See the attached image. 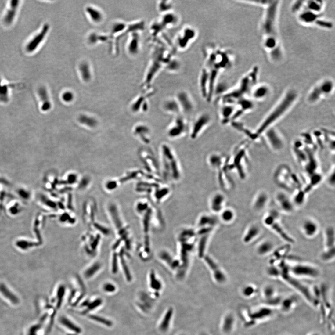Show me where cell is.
Listing matches in <instances>:
<instances>
[{
	"instance_id": "1",
	"label": "cell",
	"mask_w": 335,
	"mask_h": 335,
	"mask_svg": "<svg viewBox=\"0 0 335 335\" xmlns=\"http://www.w3.org/2000/svg\"><path fill=\"white\" fill-rule=\"evenodd\" d=\"M280 2L271 1L265 7L261 25L263 43L269 57L274 62L283 58V51L278 32V16Z\"/></svg>"
},
{
	"instance_id": "2",
	"label": "cell",
	"mask_w": 335,
	"mask_h": 335,
	"mask_svg": "<svg viewBox=\"0 0 335 335\" xmlns=\"http://www.w3.org/2000/svg\"><path fill=\"white\" fill-rule=\"evenodd\" d=\"M298 98V94L294 89H290L283 95L278 103L258 126L255 131L258 139L262 136L266 130L274 127L276 124L290 111L296 103Z\"/></svg>"
},
{
	"instance_id": "3",
	"label": "cell",
	"mask_w": 335,
	"mask_h": 335,
	"mask_svg": "<svg viewBox=\"0 0 335 335\" xmlns=\"http://www.w3.org/2000/svg\"><path fill=\"white\" fill-rule=\"evenodd\" d=\"M159 154L162 179L171 182L179 181L182 176V169L173 148L168 143H162L160 145Z\"/></svg>"
},
{
	"instance_id": "4",
	"label": "cell",
	"mask_w": 335,
	"mask_h": 335,
	"mask_svg": "<svg viewBox=\"0 0 335 335\" xmlns=\"http://www.w3.org/2000/svg\"><path fill=\"white\" fill-rule=\"evenodd\" d=\"M259 73L258 67H253L241 79L237 87L231 91H227L218 98V103L219 104H236L239 99L250 95L254 88L257 85Z\"/></svg>"
},
{
	"instance_id": "5",
	"label": "cell",
	"mask_w": 335,
	"mask_h": 335,
	"mask_svg": "<svg viewBox=\"0 0 335 335\" xmlns=\"http://www.w3.org/2000/svg\"><path fill=\"white\" fill-rule=\"evenodd\" d=\"M228 157L218 152H213L207 157V163L211 169L215 171L218 183L225 190L230 189L233 185L228 168Z\"/></svg>"
},
{
	"instance_id": "6",
	"label": "cell",
	"mask_w": 335,
	"mask_h": 335,
	"mask_svg": "<svg viewBox=\"0 0 335 335\" xmlns=\"http://www.w3.org/2000/svg\"><path fill=\"white\" fill-rule=\"evenodd\" d=\"M248 140L239 143L234 149L232 154L228 158V168L229 171L236 172L240 178H246L249 170Z\"/></svg>"
},
{
	"instance_id": "7",
	"label": "cell",
	"mask_w": 335,
	"mask_h": 335,
	"mask_svg": "<svg viewBox=\"0 0 335 335\" xmlns=\"http://www.w3.org/2000/svg\"><path fill=\"white\" fill-rule=\"evenodd\" d=\"M168 51L161 46L154 47L152 51V57L144 78L145 87L149 88L150 83L163 68H165L171 58Z\"/></svg>"
},
{
	"instance_id": "8",
	"label": "cell",
	"mask_w": 335,
	"mask_h": 335,
	"mask_svg": "<svg viewBox=\"0 0 335 335\" xmlns=\"http://www.w3.org/2000/svg\"><path fill=\"white\" fill-rule=\"evenodd\" d=\"M278 266L280 268V277L295 290L299 291V293H301L305 297L307 300L312 304H314L315 302V299L312 295L310 290L305 285L298 280L297 277L290 273L289 266L287 265L283 261Z\"/></svg>"
},
{
	"instance_id": "9",
	"label": "cell",
	"mask_w": 335,
	"mask_h": 335,
	"mask_svg": "<svg viewBox=\"0 0 335 335\" xmlns=\"http://www.w3.org/2000/svg\"><path fill=\"white\" fill-rule=\"evenodd\" d=\"M334 82L330 79H325L315 86L307 96V102L315 104L325 97L331 95L335 88Z\"/></svg>"
},
{
	"instance_id": "10",
	"label": "cell",
	"mask_w": 335,
	"mask_h": 335,
	"mask_svg": "<svg viewBox=\"0 0 335 335\" xmlns=\"http://www.w3.org/2000/svg\"><path fill=\"white\" fill-rule=\"evenodd\" d=\"M280 214L276 210L269 211L264 218V225L271 229L282 239L288 243L292 244L295 243L293 238L285 231L279 222Z\"/></svg>"
},
{
	"instance_id": "11",
	"label": "cell",
	"mask_w": 335,
	"mask_h": 335,
	"mask_svg": "<svg viewBox=\"0 0 335 335\" xmlns=\"http://www.w3.org/2000/svg\"><path fill=\"white\" fill-rule=\"evenodd\" d=\"M189 127L187 120L183 115L176 116L168 127L167 135L171 140L181 139L189 133Z\"/></svg>"
},
{
	"instance_id": "12",
	"label": "cell",
	"mask_w": 335,
	"mask_h": 335,
	"mask_svg": "<svg viewBox=\"0 0 335 335\" xmlns=\"http://www.w3.org/2000/svg\"><path fill=\"white\" fill-rule=\"evenodd\" d=\"M298 19L302 23L310 25H315L322 29H331L333 27L332 22L326 20L322 17V14H318L306 9L297 13Z\"/></svg>"
},
{
	"instance_id": "13",
	"label": "cell",
	"mask_w": 335,
	"mask_h": 335,
	"mask_svg": "<svg viewBox=\"0 0 335 335\" xmlns=\"http://www.w3.org/2000/svg\"><path fill=\"white\" fill-rule=\"evenodd\" d=\"M211 117L208 113L199 114L189 127V134L190 139L194 140L200 137L211 125Z\"/></svg>"
},
{
	"instance_id": "14",
	"label": "cell",
	"mask_w": 335,
	"mask_h": 335,
	"mask_svg": "<svg viewBox=\"0 0 335 335\" xmlns=\"http://www.w3.org/2000/svg\"><path fill=\"white\" fill-rule=\"evenodd\" d=\"M262 136L265 137L266 142L273 151L279 152L284 149L285 145L284 137L275 127L266 130Z\"/></svg>"
},
{
	"instance_id": "15",
	"label": "cell",
	"mask_w": 335,
	"mask_h": 335,
	"mask_svg": "<svg viewBox=\"0 0 335 335\" xmlns=\"http://www.w3.org/2000/svg\"><path fill=\"white\" fill-rule=\"evenodd\" d=\"M197 35V31L194 27L189 26L184 27L176 36V47L179 50H186L195 41Z\"/></svg>"
},
{
	"instance_id": "16",
	"label": "cell",
	"mask_w": 335,
	"mask_h": 335,
	"mask_svg": "<svg viewBox=\"0 0 335 335\" xmlns=\"http://www.w3.org/2000/svg\"><path fill=\"white\" fill-rule=\"evenodd\" d=\"M290 272L295 277L316 278L320 275V271L316 267L304 263H298L289 266Z\"/></svg>"
},
{
	"instance_id": "17",
	"label": "cell",
	"mask_w": 335,
	"mask_h": 335,
	"mask_svg": "<svg viewBox=\"0 0 335 335\" xmlns=\"http://www.w3.org/2000/svg\"><path fill=\"white\" fill-rule=\"evenodd\" d=\"M175 97L178 103L182 115L191 114L194 111L196 105L192 96L184 90L178 91Z\"/></svg>"
},
{
	"instance_id": "18",
	"label": "cell",
	"mask_w": 335,
	"mask_h": 335,
	"mask_svg": "<svg viewBox=\"0 0 335 335\" xmlns=\"http://www.w3.org/2000/svg\"><path fill=\"white\" fill-rule=\"evenodd\" d=\"M276 201L281 210L286 213L290 214L295 211V205L292 199L285 192L279 191L276 194Z\"/></svg>"
},
{
	"instance_id": "19",
	"label": "cell",
	"mask_w": 335,
	"mask_h": 335,
	"mask_svg": "<svg viewBox=\"0 0 335 335\" xmlns=\"http://www.w3.org/2000/svg\"><path fill=\"white\" fill-rule=\"evenodd\" d=\"M158 27L161 32L166 29L172 28L177 25L179 22L178 15L173 11L162 14L160 19L156 21Z\"/></svg>"
},
{
	"instance_id": "20",
	"label": "cell",
	"mask_w": 335,
	"mask_h": 335,
	"mask_svg": "<svg viewBox=\"0 0 335 335\" xmlns=\"http://www.w3.org/2000/svg\"><path fill=\"white\" fill-rule=\"evenodd\" d=\"M219 115L221 122L223 125L230 124L233 121L236 110V104L223 103L220 104Z\"/></svg>"
},
{
	"instance_id": "21",
	"label": "cell",
	"mask_w": 335,
	"mask_h": 335,
	"mask_svg": "<svg viewBox=\"0 0 335 335\" xmlns=\"http://www.w3.org/2000/svg\"><path fill=\"white\" fill-rule=\"evenodd\" d=\"M49 30V25L48 24H45L41 28L39 32L27 44L26 49L27 52L31 53L35 51L41 43L43 41L45 37L47 35Z\"/></svg>"
},
{
	"instance_id": "22",
	"label": "cell",
	"mask_w": 335,
	"mask_h": 335,
	"mask_svg": "<svg viewBox=\"0 0 335 335\" xmlns=\"http://www.w3.org/2000/svg\"><path fill=\"white\" fill-rule=\"evenodd\" d=\"M162 110L166 114L175 117L182 115L178 103L175 96L165 99L161 105Z\"/></svg>"
},
{
	"instance_id": "23",
	"label": "cell",
	"mask_w": 335,
	"mask_h": 335,
	"mask_svg": "<svg viewBox=\"0 0 335 335\" xmlns=\"http://www.w3.org/2000/svg\"><path fill=\"white\" fill-rule=\"evenodd\" d=\"M301 228L302 233L307 238H312L318 234L319 225L315 220L308 218L303 222Z\"/></svg>"
},
{
	"instance_id": "24",
	"label": "cell",
	"mask_w": 335,
	"mask_h": 335,
	"mask_svg": "<svg viewBox=\"0 0 335 335\" xmlns=\"http://www.w3.org/2000/svg\"><path fill=\"white\" fill-rule=\"evenodd\" d=\"M269 201V195L266 191L265 190L259 191L253 199L252 208L256 211H261L266 207Z\"/></svg>"
},
{
	"instance_id": "25",
	"label": "cell",
	"mask_w": 335,
	"mask_h": 335,
	"mask_svg": "<svg viewBox=\"0 0 335 335\" xmlns=\"http://www.w3.org/2000/svg\"><path fill=\"white\" fill-rule=\"evenodd\" d=\"M262 229L258 223H252L249 226L243 237L245 244H249L256 240L261 234Z\"/></svg>"
},
{
	"instance_id": "26",
	"label": "cell",
	"mask_w": 335,
	"mask_h": 335,
	"mask_svg": "<svg viewBox=\"0 0 335 335\" xmlns=\"http://www.w3.org/2000/svg\"><path fill=\"white\" fill-rule=\"evenodd\" d=\"M271 92L269 87L266 85H257L252 90L250 95L254 100L261 101L267 98Z\"/></svg>"
},
{
	"instance_id": "27",
	"label": "cell",
	"mask_w": 335,
	"mask_h": 335,
	"mask_svg": "<svg viewBox=\"0 0 335 335\" xmlns=\"http://www.w3.org/2000/svg\"><path fill=\"white\" fill-rule=\"evenodd\" d=\"M275 245L274 242L269 239H265L261 242L256 248V253L258 256H267L272 252Z\"/></svg>"
},
{
	"instance_id": "28",
	"label": "cell",
	"mask_w": 335,
	"mask_h": 335,
	"mask_svg": "<svg viewBox=\"0 0 335 335\" xmlns=\"http://www.w3.org/2000/svg\"><path fill=\"white\" fill-rule=\"evenodd\" d=\"M85 12L89 20L94 23H101L104 20V14L96 7L87 6L85 8Z\"/></svg>"
},
{
	"instance_id": "29",
	"label": "cell",
	"mask_w": 335,
	"mask_h": 335,
	"mask_svg": "<svg viewBox=\"0 0 335 335\" xmlns=\"http://www.w3.org/2000/svg\"><path fill=\"white\" fill-rule=\"evenodd\" d=\"M19 2L20 1L17 0L10 1L9 9L3 17V22L5 24L10 25L13 23L16 15Z\"/></svg>"
},
{
	"instance_id": "30",
	"label": "cell",
	"mask_w": 335,
	"mask_h": 335,
	"mask_svg": "<svg viewBox=\"0 0 335 335\" xmlns=\"http://www.w3.org/2000/svg\"><path fill=\"white\" fill-rule=\"evenodd\" d=\"M273 311L267 307H263L251 312L250 314V318L251 319V323H256L258 321L265 319L268 316L272 315Z\"/></svg>"
},
{
	"instance_id": "31",
	"label": "cell",
	"mask_w": 335,
	"mask_h": 335,
	"mask_svg": "<svg viewBox=\"0 0 335 335\" xmlns=\"http://www.w3.org/2000/svg\"><path fill=\"white\" fill-rule=\"evenodd\" d=\"M140 48V35L136 31L133 33L128 44L127 49L128 53L131 55H137Z\"/></svg>"
},
{
	"instance_id": "32",
	"label": "cell",
	"mask_w": 335,
	"mask_h": 335,
	"mask_svg": "<svg viewBox=\"0 0 335 335\" xmlns=\"http://www.w3.org/2000/svg\"><path fill=\"white\" fill-rule=\"evenodd\" d=\"M324 8V2L322 1L310 0L307 1H304V5H303L302 9H306L311 12L318 13V14H322Z\"/></svg>"
},
{
	"instance_id": "33",
	"label": "cell",
	"mask_w": 335,
	"mask_h": 335,
	"mask_svg": "<svg viewBox=\"0 0 335 335\" xmlns=\"http://www.w3.org/2000/svg\"><path fill=\"white\" fill-rule=\"evenodd\" d=\"M325 249L335 248V232L333 227L330 226L326 228L324 232Z\"/></svg>"
},
{
	"instance_id": "34",
	"label": "cell",
	"mask_w": 335,
	"mask_h": 335,
	"mask_svg": "<svg viewBox=\"0 0 335 335\" xmlns=\"http://www.w3.org/2000/svg\"><path fill=\"white\" fill-rule=\"evenodd\" d=\"M89 64L86 62H82L78 66V70L80 76L83 81L88 82L92 77V71Z\"/></svg>"
},
{
	"instance_id": "35",
	"label": "cell",
	"mask_w": 335,
	"mask_h": 335,
	"mask_svg": "<svg viewBox=\"0 0 335 335\" xmlns=\"http://www.w3.org/2000/svg\"><path fill=\"white\" fill-rule=\"evenodd\" d=\"M136 134L144 143L149 144L151 142L150 130L147 126L144 124L139 125L136 128Z\"/></svg>"
},
{
	"instance_id": "36",
	"label": "cell",
	"mask_w": 335,
	"mask_h": 335,
	"mask_svg": "<svg viewBox=\"0 0 335 335\" xmlns=\"http://www.w3.org/2000/svg\"><path fill=\"white\" fill-rule=\"evenodd\" d=\"M173 315V310L172 308L168 309L166 312L164 318L160 322L159 326V329L162 332H166L169 329Z\"/></svg>"
},
{
	"instance_id": "37",
	"label": "cell",
	"mask_w": 335,
	"mask_h": 335,
	"mask_svg": "<svg viewBox=\"0 0 335 335\" xmlns=\"http://www.w3.org/2000/svg\"><path fill=\"white\" fill-rule=\"evenodd\" d=\"M38 95L42 102L41 110L43 111H48L51 107V103L49 97L48 93L45 88L41 87L38 90Z\"/></svg>"
},
{
	"instance_id": "38",
	"label": "cell",
	"mask_w": 335,
	"mask_h": 335,
	"mask_svg": "<svg viewBox=\"0 0 335 335\" xmlns=\"http://www.w3.org/2000/svg\"><path fill=\"white\" fill-rule=\"evenodd\" d=\"M235 320L232 315H228L225 318L222 324V330L226 333H228L231 331L233 328Z\"/></svg>"
},
{
	"instance_id": "39",
	"label": "cell",
	"mask_w": 335,
	"mask_h": 335,
	"mask_svg": "<svg viewBox=\"0 0 335 335\" xmlns=\"http://www.w3.org/2000/svg\"><path fill=\"white\" fill-rule=\"evenodd\" d=\"M60 322L65 327H66L67 328L71 331L77 334H80L81 333V329L67 318L65 317H62L60 319Z\"/></svg>"
},
{
	"instance_id": "40",
	"label": "cell",
	"mask_w": 335,
	"mask_h": 335,
	"mask_svg": "<svg viewBox=\"0 0 335 335\" xmlns=\"http://www.w3.org/2000/svg\"><path fill=\"white\" fill-rule=\"evenodd\" d=\"M225 201V196L222 193H217L214 195L211 199V205H213V209H215L216 206V211H218L221 208L222 205Z\"/></svg>"
},
{
	"instance_id": "41",
	"label": "cell",
	"mask_w": 335,
	"mask_h": 335,
	"mask_svg": "<svg viewBox=\"0 0 335 335\" xmlns=\"http://www.w3.org/2000/svg\"><path fill=\"white\" fill-rule=\"evenodd\" d=\"M172 2L170 1H161L157 3L158 10L161 14L172 11Z\"/></svg>"
},
{
	"instance_id": "42",
	"label": "cell",
	"mask_w": 335,
	"mask_h": 335,
	"mask_svg": "<svg viewBox=\"0 0 335 335\" xmlns=\"http://www.w3.org/2000/svg\"><path fill=\"white\" fill-rule=\"evenodd\" d=\"M321 259L323 262H331L335 259V248L325 249L321 254Z\"/></svg>"
},
{
	"instance_id": "43",
	"label": "cell",
	"mask_w": 335,
	"mask_h": 335,
	"mask_svg": "<svg viewBox=\"0 0 335 335\" xmlns=\"http://www.w3.org/2000/svg\"><path fill=\"white\" fill-rule=\"evenodd\" d=\"M295 298L294 297H289L283 299L281 302L280 305L283 311L288 312L290 311L292 307L295 304Z\"/></svg>"
},
{
	"instance_id": "44",
	"label": "cell",
	"mask_w": 335,
	"mask_h": 335,
	"mask_svg": "<svg viewBox=\"0 0 335 335\" xmlns=\"http://www.w3.org/2000/svg\"><path fill=\"white\" fill-rule=\"evenodd\" d=\"M9 100V89L7 85L2 84L0 79V101L7 103Z\"/></svg>"
},
{
	"instance_id": "45",
	"label": "cell",
	"mask_w": 335,
	"mask_h": 335,
	"mask_svg": "<svg viewBox=\"0 0 335 335\" xmlns=\"http://www.w3.org/2000/svg\"><path fill=\"white\" fill-rule=\"evenodd\" d=\"M150 287L152 289L156 291L161 290L162 288V283L158 279L156 278L155 274L153 272L150 274Z\"/></svg>"
},
{
	"instance_id": "46",
	"label": "cell",
	"mask_w": 335,
	"mask_h": 335,
	"mask_svg": "<svg viewBox=\"0 0 335 335\" xmlns=\"http://www.w3.org/2000/svg\"><path fill=\"white\" fill-rule=\"evenodd\" d=\"M0 290L5 297H6L9 300L12 301V302H13L14 304H16L18 303V300L16 297L14 296L11 292L9 291V290L7 289L5 286H3V285L0 286Z\"/></svg>"
},
{
	"instance_id": "47",
	"label": "cell",
	"mask_w": 335,
	"mask_h": 335,
	"mask_svg": "<svg viewBox=\"0 0 335 335\" xmlns=\"http://www.w3.org/2000/svg\"><path fill=\"white\" fill-rule=\"evenodd\" d=\"M89 318L97 322L101 323V324H103L106 326L111 327L112 326V322H111L109 320L107 319H105V318L101 317V316L94 315H89Z\"/></svg>"
},
{
	"instance_id": "48",
	"label": "cell",
	"mask_w": 335,
	"mask_h": 335,
	"mask_svg": "<svg viewBox=\"0 0 335 335\" xmlns=\"http://www.w3.org/2000/svg\"><path fill=\"white\" fill-rule=\"evenodd\" d=\"M275 290L272 286H269V285L266 286L264 288V291H263L264 298L265 299V301L275 297H276L275 296Z\"/></svg>"
},
{
	"instance_id": "49",
	"label": "cell",
	"mask_w": 335,
	"mask_h": 335,
	"mask_svg": "<svg viewBox=\"0 0 335 335\" xmlns=\"http://www.w3.org/2000/svg\"><path fill=\"white\" fill-rule=\"evenodd\" d=\"M61 97L62 100L65 103H71L74 100V93L70 90H66L63 92Z\"/></svg>"
},
{
	"instance_id": "50",
	"label": "cell",
	"mask_w": 335,
	"mask_h": 335,
	"mask_svg": "<svg viewBox=\"0 0 335 335\" xmlns=\"http://www.w3.org/2000/svg\"><path fill=\"white\" fill-rule=\"evenodd\" d=\"M222 218L225 222H230L235 218L234 212L231 209H227L222 212Z\"/></svg>"
},
{
	"instance_id": "51",
	"label": "cell",
	"mask_w": 335,
	"mask_h": 335,
	"mask_svg": "<svg viewBox=\"0 0 335 335\" xmlns=\"http://www.w3.org/2000/svg\"><path fill=\"white\" fill-rule=\"evenodd\" d=\"M257 288L251 285L245 286L243 290V294L245 297H250L256 294L257 292Z\"/></svg>"
},
{
	"instance_id": "52",
	"label": "cell",
	"mask_w": 335,
	"mask_h": 335,
	"mask_svg": "<svg viewBox=\"0 0 335 335\" xmlns=\"http://www.w3.org/2000/svg\"><path fill=\"white\" fill-rule=\"evenodd\" d=\"M100 265L99 264H95L94 265L92 266L91 267L87 270L85 272V276L86 278H90L92 277L95 274L97 271L100 269Z\"/></svg>"
},
{
	"instance_id": "53",
	"label": "cell",
	"mask_w": 335,
	"mask_h": 335,
	"mask_svg": "<svg viewBox=\"0 0 335 335\" xmlns=\"http://www.w3.org/2000/svg\"><path fill=\"white\" fill-rule=\"evenodd\" d=\"M335 166L333 165V167L330 170V172L328 174L327 179V182L329 186L330 187H335Z\"/></svg>"
},
{
	"instance_id": "54",
	"label": "cell",
	"mask_w": 335,
	"mask_h": 335,
	"mask_svg": "<svg viewBox=\"0 0 335 335\" xmlns=\"http://www.w3.org/2000/svg\"><path fill=\"white\" fill-rule=\"evenodd\" d=\"M102 301L101 299H97L93 302H91V303H89L88 304L87 309V311L89 312V311H92V310H94L95 308H97L99 306L101 305L102 304Z\"/></svg>"
},
{
	"instance_id": "55",
	"label": "cell",
	"mask_w": 335,
	"mask_h": 335,
	"mask_svg": "<svg viewBox=\"0 0 335 335\" xmlns=\"http://www.w3.org/2000/svg\"><path fill=\"white\" fill-rule=\"evenodd\" d=\"M121 264H122V266H123L127 280L128 282L131 281L132 280L131 275L129 272V269H128V267L125 262L124 260L122 257H121Z\"/></svg>"
},
{
	"instance_id": "56",
	"label": "cell",
	"mask_w": 335,
	"mask_h": 335,
	"mask_svg": "<svg viewBox=\"0 0 335 335\" xmlns=\"http://www.w3.org/2000/svg\"><path fill=\"white\" fill-rule=\"evenodd\" d=\"M103 290L108 293H113L116 290V287L114 284L111 283H106L103 286Z\"/></svg>"
},
{
	"instance_id": "57",
	"label": "cell",
	"mask_w": 335,
	"mask_h": 335,
	"mask_svg": "<svg viewBox=\"0 0 335 335\" xmlns=\"http://www.w3.org/2000/svg\"><path fill=\"white\" fill-rule=\"evenodd\" d=\"M117 257L116 254L113 255V262H112V272L116 274L117 272Z\"/></svg>"
},
{
	"instance_id": "58",
	"label": "cell",
	"mask_w": 335,
	"mask_h": 335,
	"mask_svg": "<svg viewBox=\"0 0 335 335\" xmlns=\"http://www.w3.org/2000/svg\"><path fill=\"white\" fill-rule=\"evenodd\" d=\"M95 228H96V229H97L100 230V231H101L102 233H103L105 234H109V230H108L107 229L103 228V227L101 226L98 225V224H95Z\"/></svg>"
},
{
	"instance_id": "59",
	"label": "cell",
	"mask_w": 335,
	"mask_h": 335,
	"mask_svg": "<svg viewBox=\"0 0 335 335\" xmlns=\"http://www.w3.org/2000/svg\"><path fill=\"white\" fill-rule=\"evenodd\" d=\"M107 189H114L117 187V183L115 182H110L106 185Z\"/></svg>"
},
{
	"instance_id": "60",
	"label": "cell",
	"mask_w": 335,
	"mask_h": 335,
	"mask_svg": "<svg viewBox=\"0 0 335 335\" xmlns=\"http://www.w3.org/2000/svg\"><path fill=\"white\" fill-rule=\"evenodd\" d=\"M146 204H142L141 203L138 204L137 206V210L139 211H142L145 210L147 208Z\"/></svg>"
},
{
	"instance_id": "61",
	"label": "cell",
	"mask_w": 335,
	"mask_h": 335,
	"mask_svg": "<svg viewBox=\"0 0 335 335\" xmlns=\"http://www.w3.org/2000/svg\"><path fill=\"white\" fill-rule=\"evenodd\" d=\"M318 335V334H313V335Z\"/></svg>"
},
{
	"instance_id": "62",
	"label": "cell",
	"mask_w": 335,
	"mask_h": 335,
	"mask_svg": "<svg viewBox=\"0 0 335 335\" xmlns=\"http://www.w3.org/2000/svg\"><path fill=\"white\" fill-rule=\"evenodd\" d=\"M206 335V334H202V335Z\"/></svg>"
},
{
	"instance_id": "63",
	"label": "cell",
	"mask_w": 335,
	"mask_h": 335,
	"mask_svg": "<svg viewBox=\"0 0 335 335\" xmlns=\"http://www.w3.org/2000/svg\"></svg>"
}]
</instances>
